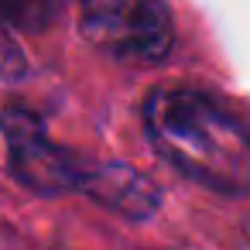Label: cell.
<instances>
[{"label":"cell","instance_id":"obj_4","mask_svg":"<svg viewBox=\"0 0 250 250\" xmlns=\"http://www.w3.org/2000/svg\"><path fill=\"white\" fill-rule=\"evenodd\" d=\"M83 192L100 202L103 209L124 216V219H147L161 206V188L134 165L124 161H103L89 165Z\"/></svg>","mask_w":250,"mask_h":250},{"label":"cell","instance_id":"obj_1","mask_svg":"<svg viewBox=\"0 0 250 250\" xmlns=\"http://www.w3.org/2000/svg\"><path fill=\"white\" fill-rule=\"evenodd\" d=\"M154 151L185 178L223 195L250 192V130L219 100L188 86H161L144 100Z\"/></svg>","mask_w":250,"mask_h":250},{"label":"cell","instance_id":"obj_6","mask_svg":"<svg viewBox=\"0 0 250 250\" xmlns=\"http://www.w3.org/2000/svg\"><path fill=\"white\" fill-rule=\"evenodd\" d=\"M28 76V59L21 45L11 38V31L0 24V83H18Z\"/></svg>","mask_w":250,"mask_h":250},{"label":"cell","instance_id":"obj_2","mask_svg":"<svg viewBox=\"0 0 250 250\" xmlns=\"http://www.w3.org/2000/svg\"><path fill=\"white\" fill-rule=\"evenodd\" d=\"M83 38L124 62V65H158L175 48V18L168 0H79Z\"/></svg>","mask_w":250,"mask_h":250},{"label":"cell","instance_id":"obj_3","mask_svg":"<svg viewBox=\"0 0 250 250\" xmlns=\"http://www.w3.org/2000/svg\"><path fill=\"white\" fill-rule=\"evenodd\" d=\"M0 130H4V144H7L11 175L24 188H31L38 195L83 192L89 165L76 151L52 141L45 120L31 106L7 103L0 110Z\"/></svg>","mask_w":250,"mask_h":250},{"label":"cell","instance_id":"obj_5","mask_svg":"<svg viewBox=\"0 0 250 250\" xmlns=\"http://www.w3.org/2000/svg\"><path fill=\"white\" fill-rule=\"evenodd\" d=\"M62 0H0V24H18L28 31H38L52 24Z\"/></svg>","mask_w":250,"mask_h":250}]
</instances>
